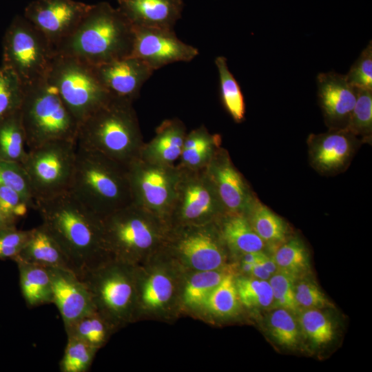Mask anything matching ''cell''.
<instances>
[{"label":"cell","instance_id":"cell-1","mask_svg":"<svg viewBox=\"0 0 372 372\" xmlns=\"http://www.w3.org/2000/svg\"><path fill=\"white\" fill-rule=\"evenodd\" d=\"M35 209L78 276L112 258L105 242L103 218L69 190L36 200Z\"/></svg>","mask_w":372,"mask_h":372},{"label":"cell","instance_id":"cell-2","mask_svg":"<svg viewBox=\"0 0 372 372\" xmlns=\"http://www.w3.org/2000/svg\"><path fill=\"white\" fill-rule=\"evenodd\" d=\"M134 27L108 2L92 4L74 32L55 48V54L92 66L131 56Z\"/></svg>","mask_w":372,"mask_h":372},{"label":"cell","instance_id":"cell-3","mask_svg":"<svg viewBox=\"0 0 372 372\" xmlns=\"http://www.w3.org/2000/svg\"><path fill=\"white\" fill-rule=\"evenodd\" d=\"M145 142L133 102L112 97L79 125L76 145L127 166Z\"/></svg>","mask_w":372,"mask_h":372},{"label":"cell","instance_id":"cell-4","mask_svg":"<svg viewBox=\"0 0 372 372\" xmlns=\"http://www.w3.org/2000/svg\"><path fill=\"white\" fill-rule=\"evenodd\" d=\"M69 191L102 218L133 203L127 166L77 145Z\"/></svg>","mask_w":372,"mask_h":372},{"label":"cell","instance_id":"cell-5","mask_svg":"<svg viewBox=\"0 0 372 372\" xmlns=\"http://www.w3.org/2000/svg\"><path fill=\"white\" fill-rule=\"evenodd\" d=\"M23 88L20 111L30 149L52 140L76 143L79 123L47 80Z\"/></svg>","mask_w":372,"mask_h":372},{"label":"cell","instance_id":"cell-6","mask_svg":"<svg viewBox=\"0 0 372 372\" xmlns=\"http://www.w3.org/2000/svg\"><path fill=\"white\" fill-rule=\"evenodd\" d=\"M103 225L110 257L123 262L160 244L169 226L163 218L134 203L103 218Z\"/></svg>","mask_w":372,"mask_h":372},{"label":"cell","instance_id":"cell-7","mask_svg":"<svg viewBox=\"0 0 372 372\" xmlns=\"http://www.w3.org/2000/svg\"><path fill=\"white\" fill-rule=\"evenodd\" d=\"M46 80L79 125L112 97L99 81L94 66L71 56L55 54Z\"/></svg>","mask_w":372,"mask_h":372},{"label":"cell","instance_id":"cell-8","mask_svg":"<svg viewBox=\"0 0 372 372\" xmlns=\"http://www.w3.org/2000/svg\"><path fill=\"white\" fill-rule=\"evenodd\" d=\"M2 65L12 70L23 87L46 79L55 56L53 46L23 15H16L2 42Z\"/></svg>","mask_w":372,"mask_h":372},{"label":"cell","instance_id":"cell-9","mask_svg":"<svg viewBox=\"0 0 372 372\" xmlns=\"http://www.w3.org/2000/svg\"><path fill=\"white\" fill-rule=\"evenodd\" d=\"M76 143L57 139L28 152L23 166L34 201L70 189L76 161Z\"/></svg>","mask_w":372,"mask_h":372},{"label":"cell","instance_id":"cell-10","mask_svg":"<svg viewBox=\"0 0 372 372\" xmlns=\"http://www.w3.org/2000/svg\"><path fill=\"white\" fill-rule=\"evenodd\" d=\"M178 167L179 176L167 219L169 226L217 222L227 211L205 167Z\"/></svg>","mask_w":372,"mask_h":372},{"label":"cell","instance_id":"cell-11","mask_svg":"<svg viewBox=\"0 0 372 372\" xmlns=\"http://www.w3.org/2000/svg\"><path fill=\"white\" fill-rule=\"evenodd\" d=\"M127 168L133 203L167 223L179 176L178 166L155 163L139 156Z\"/></svg>","mask_w":372,"mask_h":372},{"label":"cell","instance_id":"cell-12","mask_svg":"<svg viewBox=\"0 0 372 372\" xmlns=\"http://www.w3.org/2000/svg\"><path fill=\"white\" fill-rule=\"evenodd\" d=\"M110 258L79 276L92 298L93 305L110 321L127 317L134 289L128 273Z\"/></svg>","mask_w":372,"mask_h":372},{"label":"cell","instance_id":"cell-13","mask_svg":"<svg viewBox=\"0 0 372 372\" xmlns=\"http://www.w3.org/2000/svg\"><path fill=\"white\" fill-rule=\"evenodd\" d=\"M91 5L75 0H33L23 17L54 48L68 38L87 14Z\"/></svg>","mask_w":372,"mask_h":372},{"label":"cell","instance_id":"cell-14","mask_svg":"<svg viewBox=\"0 0 372 372\" xmlns=\"http://www.w3.org/2000/svg\"><path fill=\"white\" fill-rule=\"evenodd\" d=\"M134 34L131 56L154 71L173 63L191 61L198 54V49L180 40L174 30L134 27Z\"/></svg>","mask_w":372,"mask_h":372},{"label":"cell","instance_id":"cell-15","mask_svg":"<svg viewBox=\"0 0 372 372\" xmlns=\"http://www.w3.org/2000/svg\"><path fill=\"white\" fill-rule=\"evenodd\" d=\"M212 223L177 226L178 232L174 240V247L192 267L200 271L216 270L224 261L223 240L219 229L211 227Z\"/></svg>","mask_w":372,"mask_h":372},{"label":"cell","instance_id":"cell-16","mask_svg":"<svg viewBox=\"0 0 372 372\" xmlns=\"http://www.w3.org/2000/svg\"><path fill=\"white\" fill-rule=\"evenodd\" d=\"M205 169L226 211L245 214L256 197L228 152L220 147Z\"/></svg>","mask_w":372,"mask_h":372},{"label":"cell","instance_id":"cell-17","mask_svg":"<svg viewBox=\"0 0 372 372\" xmlns=\"http://www.w3.org/2000/svg\"><path fill=\"white\" fill-rule=\"evenodd\" d=\"M318 97L327 125L330 129L346 130L355 103L356 89L345 76L335 72L317 76Z\"/></svg>","mask_w":372,"mask_h":372},{"label":"cell","instance_id":"cell-18","mask_svg":"<svg viewBox=\"0 0 372 372\" xmlns=\"http://www.w3.org/2000/svg\"><path fill=\"white\" fill-rule=\"evenodd\" d=\"M96 75L112 97L134 102L154 70L142 60L128 56L94 66Z\"/></svg>","mask_w":372,"mask_h":372},{"label":"cell","instance_id":"cell-19","mask_svg":"<svg viewBox=\"0 0 372 372\" xmlns=\"http://www.w3.org/2000/svg\"><path fill=\"white\" fill-rule=\"evenodd\" d=\"M358 143L357 136L347 130L311 134L308 140L311 163L324 174L340 171L349 163Z\"/></svg>","mask_w":372,"mask_h":372},{"label":"cell","instance_id":"cell-20","mask_svg":"<svg viewBox=\"0 0 372 372\" xmlns=\"http://www.w3.org/2000/svg\"><path fill=\"white\" fill-rule=\"evenodd\" d=\"M52 287V303L57 307L64 328L95 309L84 282L72 271L48 268Z\"/></svg>","mask_w":372,"mask_h":372},{"label":"cell","instance_id":"cell-21","mask_svg":"<svg viewBox=\"0 0 372 372\" xmlns=\"http://www.w3.org/2000/svg\"><path fill=\"white\" fill-rule=\"evenodd\" d=\"M118 8L134 27L174 30L183 0H117Z\"/></svg>","mask_w":372,"mask_h":372},{"label":"cell","instance_id":"cell-22","mask_svg":"<svg viewBox=\"0 0 372 372\" xmlns=\"http://www.w3.org/2000/svg\"><path fill=\"white\" fill-rule=\"evenodd\" d=\"M185 125L177 118L164 120L155 130L154 136L145 143L140 157L163 165H174L179 159L187 134Z\"/></svg>","mask_w":372,"mask_h":372},{"label":"cell","instance_id":"cell-23","mask_svg":"<svg viewBox=\"0 0 372 372\" xmlns=\"http://www.w3.org/2000/svg\"><path fill=\"white\" fill-rule=\"evenodd\" d=\"M15 260L74 272L64 251L43 224L30 229V237Z\"/></svg>","mask_w":372,"mask_h":372},{"label":"cell","instance_id":"cell-24","mask_svg":"<svg viewBox=\"0 0 372 372\" xmlns=\"http://www.w3.org/2000/svg\"><path fill=\"white\" fill-rule=\"evenodd\" d=\"M217 223L223 242L231 250L242 254L263 251L265 242L245 214L226 212Z\"/></svg>","mask_w":372,"mask_h":372},{"label":"cell","instance_id":"cell-25","mask_svg":"<svg viewBox=\"0 0 372 372\" xmlns=\"http://www.w3.org/2000/svg\"><path fill=\"white\" fill-rule=\"evenodd\" d=\"M18 267L21 291L28 307L52 303V280L49 269L21 260Z\"/></svg>","mask_w":372,"mask_h":372},{"label":"cell","instance_id":"cell-26","mask_svg":"<svg viewBox=\"0 0 372 372\" xmlns=\"http://www.w3.org/2000/svg\"><path fill=\"white\" fill-rule=\"evenodd\" d=\"M220 144V136L211 134L203 125L191 130L186 134L178 166L187 169L205 167Z\"/></svg>","mask_w":372,"mask_h":372},{"label":"cell","instance_id":"cell-27","mask_svg":"<svg viewBox=\"0 0 372 372\" xmlns=\"http://www.w3.org/2000/svg\"><path fill=\"white\" fill-rule=\"evenodd\" d=\"M20 109L0 122V159L22 164L28 152Z\"/></svg>","mask_w":372,"mask_h":372},{"label":"cell","instance_id":"cell-28","mask_svg":"<svg viewBox=\"0 0 372 372\" xmlns=\"http://www.w3.org/2000/svg\"><path fill=\"white\" fill-rule=\"evenodd\" d=\"M245 215L265 243L275 244L285 240L287 233L285 222L257 198Z\"/></svg>","mask_w":372,"mask_h":372},{"label":"cell","instance_id":"cell-29","mask_svg":"<svg viewBox=\"0 0 372 372\" xmlns=\"http://www.w3.org/2000/svg\"><path fill=\"white\" fill-rule=\"evenodd\" d=\"M220 81V93L222 103L227 112L236 123L245 118V104L240 87L229 71L227 59L219 56L215 59Z\"/></svg>","mask_w":372,"mask_h":372},{"label":"cell","instance_id":"cell-30","mask_svg":"<svg viewBox=\"0 0 372 372\" xmlns=\"http://www.w3.org/2000/svg\"><path fill=\"white\" fill-rule=\"evenodd\" d=\"M110 321L94 309L65 328L67 336L76 337L99 349L107 341Z\"/></svg>","mask_w":372,"mask_h":372},{"label":"cell","instance_id":"cell-31","mask_svg":"<svg viewBox=\"0 0 372 372\" xmlns=\"http://www.w3.org/2000/svg\"><path fill=\"white\" fill-rule=\"evenodd\" d=\"M278 269L300 278L309 269L308 251L298 238L288 240L276 250L273 257Z\"/></svg>","mask_w":372,"mask_h":372},{"label":"cell","instance_id":"cell-32","mask_svg":"<svg viewBox=\"0 0 372 372\" xmlns=\"http://www.w3.org/2000/svg\"><path fill=\"white\" fill-rule=\"evenodd\" d=\"M298 313L299 327L313 344L322 346L333 340V324L320 309H303L300 310Z\"/></svg>","mask_w":372,"mask_h":372},{"label":"cell","instance_id":"cell-33","mask_svg":"<svg viewBox=\"0 0 372 372\" xmlns=\"http://www.w3.org/2000/svg\"><path fill=\"white\" fill-rule=\"evenodd\" d=\"M291 311L277 307L268 316L267 326L271 336L280 345L296 347L300 340L298 323Z\"/></svg>","mask_w":372,"mask_h":372},{"label":"cell","instance_id":"cell-34","mask_svg":"<svg viewBox=\"0 0 372 372\" xmlns=\"http://www.w3.org/2000/svg\"><path fill=\"white\" fill-rule=\"evenodd\" d=\"M24 88L16 74L0 66V122L21 108Z\"/></svg>","mask_w":372,"mask_h":372},{"label":"cell","instance_id":"cell-35","mask_svg":"<svg viewBox=\"0 0 372 372\" xmlns=\"http://www.w3.org/2000/svg\"><path fill=\"white\" fill-rule=\"evenodd\" d=\"M97 349L73 336H68L63 355L59 362L61 372H87Z\"/></svg>","mask_w":372,"mask_h":372},{"label":"cell","instance_id":"cell-36","mask_svg":"<svg viewBox=\"0 0 372 372\" xmlns=\"http://www.w3.org/2000/svg\"><path fill=\"white\" fill-rule=\"evenodd\" d=\"M240 302L248 307L267 308L273 303L268 280L257 278H240L235 280Z\"/></svg>","mask_w":372,"mask_h":372},{"label":"cell","instance_id":"cell-37","mask_svg":"<svg viewBox=\"0 0 372 372\" xmlns=\"http://www.w3.org/2000/svg\"><path fill=\"white\" fill-rule=\"evenodd\" d=\"M239 301L235 280L231 274H226L203 304L213 313L226 316L236 313Z\"/></svg>","mask_w":372,"mask_h":372},{"label":"cell","instance_id":"cell-38","mask_svg":"<svg viewBox=\"0 0 372 372\" xmlns=\"http://www.w3.org/2000/svg\"><path fill=\"white\" fill-rule=\"evenodd\" d=\"M355 89V103L346 130L356 136L369 138L372 132V90Z\"/></svg>","mask_w":372,"mask_h":372},{"label":"cell","instance_id":"cell-39","mask_svg":"<svg viewBox=\"0 0 372 372\" xmlns=\"http://www.w3.org/2000/svg\"><path fill=\"white\" fill-rule=\"evenodd\" d=\"M225 275L216 270L200 271L195 273L185 287V302L192 306L204 304L209 295Z\"/></svg>","mask_w":372,"mask_h":372},{"label":"cell","instance_id":"cell-40","mask_svg":"<svg viewBox=\"0 0 372 372\" xmlns=\"http://www.w3.org/2000/svg\"><path fill=\"white\" fill-rule=\"evenodd\" d=\"M0 185L19 192L35 209V201L27 173L22 164L0 159Z\"/></svg>","mask_w":372,"mask_h":372},{"label":"cell","instance_id":"cell-41","mask_svg":"<svg viewBox=\"0 0 372 372\" xmlns=\"http://www.w3.org/2000/svg\"><path fill=\"white\" fill-rule=\"evenodd\" d=\"M297 279L288 273L278 271L268 280L276 307L287 309L294 314L300 311L295 298V283Z\"/></svg>","mask_w":372,"mask_h":372},{"label":"cell","instance_id":"cell-42","mask_svg":"<svg viewBox=\"0 0 372 372\" xmlns=\"http://www.w3.org/2000/svg\"><path fill=\"white\" fill-rule=\"evenodd\" d=\"M348 83L353 87L372 90V43L362 51L359 57L344 75Z\"/></svg>","mask_w":372,"mask_h":372},{"label":"cell","instance_id":"cell-43","mask_svg":"<svg viewBox=\"0 0 372 372\" xmlns=\"http://www.w3.org/2000/svg\"><path fill=\"white\" fill-rule=\"evenodd\" d=\"M172 288L171 280L165 275L154 274L144 285L142 300L149 307H160L169 300Z\"/></svg>","mask_w":372,"mask_h":372},{"label":"cell","instance_id":"cell-44","mask_svg":"<svg viewBox=\"0 0 372 372\" xmlns=\"http://www.w3.org/2000/svg\"><path fill=\"white\" fill-rule=\"evenodd\" d=\"M295 298L300 309H321L331 306L318 286L313 281L298 278L295 283Z\"/></svg>","mask_w":372,"mask_h":372},{"label":"cell","instance_id":"cell-45","mask_svg":"<svg viewBox=\"0 0 372 372\" xmlns=\"http://www.w3.org/2000/svg\"><path fill=\"white\" fill-rule=\"evenodd\" d=\"M30 234V229L21 230L16 226L0 229V260H14L21 252Z\"/></svg>","mask_w":372,"mask_h":372},{"label":"cell","instance_id":"cell-46","mask_svg":"<svg viewBox=\"0 0 372 372\" xmlns=\"http://www.w3.org/2000/svg\"><path fill=\"white\" fill-rule=\"evenodd\" d=\"M30 208L25 198L17 191L0 185V209L16 223L24 217Z\"/></svg>","mask_w":372,"mask_h":372},{"label":"cell","instance_id":"cell-47","mask_svg":"<svg viewBox=\"0 0 372 372\" xmlns=\"http://www.w3.org/2000/svg\"><path fill=\"white\" fill-rule=\"evenodd\" d=\"M271 276L278 271L277 265L273 257H270L262 252L260 260L259 262Z\"/></svg>","mask_w":372,"mask_h":372},{"label":"cell","instance_id":"cell-48","mask_svg":"<svg viewBox=\"0 0 372 372\" xmlns=\"http://www.w3.org/2000/svg\"><path fill=\"white\" fill-rule=\"evenodd\" d=\"M250 274L255 278L266 280H269L271 276V274L259 262L254 264Z\"/></svg>","mask_w":372,"mask_h":372},{"label":"cell","instance_id":"cell-49","mask_svg":"<svg viewBox=\"0 0 372 372\" xmlns=\"http://www.w3.org/2000/svg\"><path fill=\"white\" fill-rule=\"evenodd\" d=\"M16 222L8 216H7L1 209H0V229L10 227L16 226Z\"/></svg>","mask_w":372,"mask_h":372}]
</instances>
